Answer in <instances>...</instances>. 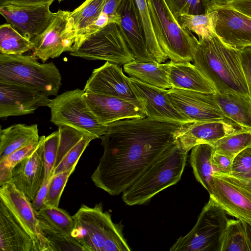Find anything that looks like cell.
<instances>
[{"label":"cell","mask_w":251,"mask_h":251,"mask_svg":"<svg viewBox=\"0 0 251 251\" xmlns=\"http://www.w3.org/2000/svg\"><path fill=\"white\" fill-rule=\"evenodd\" d=\"M181 126L148 117L108 125L100 137L104 151L91 176L93 182L111 195L123 193L177 141Z\"/></svg>","instance_id":"1"},{"label":"cell","mask_w":251,"mask_h":251,"mask_svg":"<svg viewBox=\"0 0 251 251\" xmlns=\"http://www.w3.org/2000/svg\"><path fill=\"white\" fill-rule=\"evenodd\" d=\"M198 40L194 64L212 84L216 92L234 93L251 97L240 50L226 44L216 34Z\"/></svg>","instance_id":"2"},{"label":"cell","mask_w":251,"mask_h":251,"mask_svg":"<svg viewBox=\"0 0 251 251\" xmlns=\"http://www.w3.org/2000/svg\"><path fill=\"white\" fill-rule=\"evenodd\" d=\"M188 152L177 140L123 192V201L129 206L143 204L157 193L177 183L184 170Z\"/></svg>","instance_id":"3"},{"label":"cell","mask_w":251,"mask_h":251,"mask_svg":"<svg viewBox=\"0 0 251 251\" xmlns=\"http://www.w3.org/2000/svg\"><path fill=\"white\" fill-rule=\"evenodd\" d=\"M72 217L75 228L72 235L85 251H130L123 233L121 223L113 222L109 212L104 211L102 202L93 207L82 204Z\"/></svg>","instance_id":"4"},{"label":"cell","mask_w":251,"mask_h":251,"mask_svg":"<svg viewBox=\"0 0 251 251\" xmlns=\"http://www.w3.org/2000/svg\"><path fill=\"white\" fill-rule=\"evenodd\" d=\"M34 55L0 53V82L37 90L57 96L61 86L59 70L52 62L40 63Z\"/></svg>","instance_id":"5"},{"label":"cell","mask_w":251,"mask_h":251,"mask_svg":"<svg viewBox=\"0 0 251 251\" xmlns=\"http://www.w3.org/2000/svg\"><path fill=\"white\" fill-rule=\"evenodd\" d=\"M153 30L168 59L175 62L193 61L199 40L181 27L164 0H147Z\"/></svg>","instance_id":"6"},{"label":"cell","mask_w":251,"mask_h":251,"mask_svg":"<svg viewBox=\"0 0 251 251\" xmlns=\"http://www.w3.org/2000/svg\"><path fill=\"white\" fill-rule=\"evenodd\" d=\"M69 52L85 59L105 60L120 65L135 60L116 23H110L75 43Z\"/></svg>","instance_id":"7"},{"label":"cell","mask_w":251,"mask_h":251,"mask_svg":"<svg viewBox=\"0 0 251 251\" xmlns=\"http://www.w3.org/2000/svg\"><path fill=\"white\" fill-rule=\"evenodd\" d=\"M226 212L211 198L190 231L180 236L170 251H220V239L228 220Z\"/></svg>","instance_id":"8"},{"label":"cell","mask_w":251,"mask_h":251,"mask_svg":"<svg viewBox=\"0 0 251 251\" xmlns=\"http://www.w3.org/2000/svg\"><path fill=\"white\" fill-rule=\"evenodd\" d=\"M84 93L83 90L76 88L51 100L48 105L50 121L58 126H70L100 138L106 132L108 125H102L97 120L83 98Z\"/></svg>","instance_id":"9"},{"label":"cell","mask_w":251,"mask_h":251,"mask_svg":"<svg viewBox=\"0 0 251 251\" xmlns=\"http://www.w3.org/2000/svg\"><path fill=\"white\" fill-rule=\"evenodd\" d=\"M227 214L251 226V180L214 173L207 190Z\"/></svg>","instance_id":"10"},{"label":"cell","mask_w":251,"mask_h":251,"mask_svg":"<svg viewBox=\"0 0 251 251\" xmlns=\"http://www.w3.org/2000/svg\"><path fill=\"white\" fill-rule=\"evenodd\" d=\"M75 37L70 11L59 10L45 31L32 40V55L43 62L58 57L72 50Z\"/></svg>","instance_id":"11"},{"label":"cell","mask_w":251,"mask_h":251,"mask_svg":"<svg viewBox=\"0 0 251 251\" xmlns=\"http://www.w3.org/2000/svg\"><path fill=\"white\" fill-rule=\"evenodd\" d=\"M167 96L176 109L191 123L227 119L214 94L172 88L168 89Z\"/></svg>","instance_id":"12"},{"label":"cell","mask_w":251,"mask_h":251,"mask_svg":"<svg viewBox=\"0 0 251 251\" xmlns=\"http://www.w3.org/2000/svg\"><path fill=\"white\" fill-rule=\"evenodd\" d=\"M85 92L115 97L128 101L142 109L132 90L130 78L119 65L106 61L94 69L86 81Z\"/></svg>","instance_id":"13"},{"label":"cell","mask_w":251,"mask_h":251,"mask_svg":"<svg viewBox=\"0 0 251 251\" xmlns=\"http://www.w3.org/2000/svg\"><path fill=\"white\" fill-rule=\"evenodd\" d=\"M129 78L134 94L147 117L181 125L191 123L172 104L167 96L168 90Z\"/></svg>","instance_id":"14"},{"label":"cell","mask_w":251,"mask_h":251,"mask_svg":"<svg viewBox=\"0 0 251 251\" xmlns=\"http://www.w3.org/2000/svg\"><path fill=\"white\" fill-rule=\"evenodd\" d=\"M50 5L6 3L0 5V13L20 34L32 41L42 34L52 21L55 13L50 11Z\"/></svg>","instance_id":"15"},{"label":"cell","mask_w":251,"mask_h":251,"mask_svg":"<svg viewBox=\"0 0 251 251\" xmlns=\"http://www.w3.org/2000/svg\"><path fill=\"white\" fill-rule=\"evenodd\" d=\"M51 101L46 94L29 87L0 82V118L34 113L38 108L48 106Z\"/></svg>","instance_id":"16"},{"label":"cell","mask_w":251,"mask_h":251,"mask_svg":"<svg viewBox=\"0 0 251 251\" xmlns=\"http://www.w3.org/2000/svg\"><path fill=\"white\" fill-rule=\"evenodd\" d=\"M46 136L40 137L34 152L18 163L12 170V182L32 202L43 184L45 168L44 143Z\"/></svg>","instance_id":"17"},{"label":"cell","mask_w":251,"mask_h":251,"mask_svg":"<svg viewBox=\"0 0 251 251\" xmlns=\"http://www.w3.org/2000/svg\"><path fill=\"white\" fill-rule=\"evenodd\" d=\"M241 127L228 119L189 123L181 126L177 133V140L181 147L188 152L199 144L212 145Z\"/></svg>","instance_id":"18"},{"label":"cell","mask_w":251,"mask_h":251,"mask_svg":"<svg viewBox=\"0 0 251 251\" xmlns=\"http://www.w3.org/2000/svg\"><path fill=\"white\" fill-rule=\"evenodd\" d=\"M83 96L90 111L103 125L121 120L146 116L142 109L120 98L85 92Z\"/></svg>","instance_id":"19"},{"label":"cell","mask_w":251,"mask_h":251,"mask_svg":"<svg viewBox=\"0 0 251 251\" xmlns=\"http://www.w3.org/2000/svg\"><path fill=\"white\" fill-rule=\"evenodd\" d=\"M216 33L226 44L240 50L251 46V18L226 6L215 9Z\"/></svg>","instance_id":"20"},{"label":"cell","mask_w":251,"mask_h":251,"mask_svg":"<svg viewBox=\"0 0 251 251\" xmlns=\"http://www.w3.org/2000/svg\"><path fill=\"white\" fill-rule=\"evenodd\" d=\"M0 200L33 240L36 251H40L41 240L38 220L31 202L10 182L0 187Z\"/></svg>","instance_id":"21"},{"label":"cell","mask_w":251,"mask_h":251,"mask_svg":"<svg viewBox=\"0 0 251 251\" xmlns=\"http://www.w3.org/2000/svg\"><path fill=\"white\" fill-rule=\"evenodd\" d=\"M117 13L123 36L135 60L156 61L148 49L134 0H123Z\"/></svg>","instance_id":"22"},{"label":"cell","mask_w":251,"mask_h":251,"mask_svg":"<svg viewBox=\"0 0 251 251\" xmlns=\"http://www.w3.org/2000/svg\"><path fill=\"white\" fill-rule=\"evenodd\" d=\"M58 151L53 175L76 166L90 142L96 139L92 134L68 126H59Z\"/></svg>","instance_id":"23"},{"label":"cell","mask_w":251,"mask_h":251,"mask_svg":"<svg viewBox=\"0 0 251 251\" xmlns=\"http://www.w3.org/2000/svg\"><path fill=\"white\" fill-rule=\"evenodd\" d=\"M0 250L36 251L32 239L0 200Z\"/></svg>","instance_id":"24"},{"label":"cell","mask_w":251,"mask_h":251,"mask_svg":"<svg viewBox=\"0 0 251 251\" xmlns=\"http://www.w3.org/2000/svg\"><path fill=\"white\" fill-rule=\"evenodd\" d=\"M172 88L205 93L216 92L212 84L190 62L167 63Z\"/></svg>","instance_id":"25"},{"label":"cell","mask_w":251,"mask_h":251,"mask_svg":"<svg viewBox=\"0 0 251 251\" xmlns=\"http://www.w3.org/2000/svg\"><path fill=\"white\" fill-rule=\"evenodd\" d=\"M124 69L130 77L143 83L164 89L172 88L167 63L134 60L124 65Z\"/></svg>","instance_id":"26"},{"label":"cell","mask_w":251,"mask_h":251,"mask_svg":"<svg viewBox=\"0 0 251 251\" xmlns=\"http://www.w3.org/2000/svg\"><path fill=\"white\" fill-rule=\"evenodd\" d=\"M226 118L239 126L251 129V98L234 93L214 94Z\"/></svg>","instance_id":"27"},{"label":"cell","mask_w":251,"mask_h":251,"mask_svg":"<svg viewBox=\"0 0 251 251\" xmlns=\"http://www.w3.org/2000/svg\"><path fill=\"white\" fill-rule=\"evenodd\" d=\"M105 1L86 0L70 12L76 35L75 43L100 29L97 25V21L103 11Z\"/></svg>","instance_id":"28"},{"label":"cell","mask_w":251,"mask_h":251,"mask_svg":"<svg viewBox=\"0 0 251 251\" xmlns=\"http://www.w3.org/2000/svg\"><path fill=\"white\" fill-rule=\"evenodd\" d=\"M38 125L18 124L0 129V161L16 150L40 140Z\"/></svg>","instance_id":"29"},{"label":"cell","mask_w":251,"mask_h":251,"mask_svg":"<svg viewBox=\"0 0 251 251\" xmlns=\"http://www.w3.org/2000/svg\"><path fill=\"white\" fill-rule=\"evenodd\" d=\"M38 228L41 240L40 251H85L73 235L55 229L39 220Z\"/></svg>","instance_id":"30"},{"label":"cell","mask_w":251,"mask_h":251,"mask_svg":"<svg viewBox=\"0 0 251 251\" xmlns=\"http://www.w3.org/2000/svg\"><path fill=\"white\" fill-rule=\"evenodd\" d=\"M220 251H251L247 225L237 219H228L220 239Z\"/></svg>","instance_id":"31"},{"label":"cell","mask_w":251,"mask_h":251,"mask_svg":"<svg viewBox=\"0 0 251 251\" xmlns=\"http://www.w3.org/2000/svg\"><path fill=\"white\" fill-rule=\"evenodd\" d=\"M214 149L208 144L198 145L191 149L190 163L197 181L207 191L214 174L211 157Z\"/></svg>","instance_id":"32"},{"label":"cell","mask_w":251,"mask_h":251,"mask_svg":"<svg viewBox=\"0 0 251 251\" xmlns=\"http://www.w3.org/2000/svg\"><path fill=\"white\" fill-rule=\"evenodd\" d=\"M218 13L215 10L201 14H182L176 19L180 26L195 33L199 38L212 37L216 34Z\"/></svg>","instance_id":"33"},{"label":"cell","mask_w":251,"mask_h":251,"mask_svg":"<svg viewBox=\"0 0 251 251\" xmlns=\"http://www.w3.org/2000/svg\"><path fill=\"white\" fill-rule=\"evenodd\" d=\"M32 41L20 34L9 23L0 26V53L23 54L32 50Z\"/></svg>","instance_id":"34"},{"label":"cell","mask_w":251,"mask_h":251,"mask_svg":"<svg viewBox=\"0 0 251 251\" xmlns=\"http://www.w3.org/2000/svg\"><path fill=\"white\" fill-rule=\"evenodd\" d=\"M149 52L159 63L168 59L160 47L151 23L147 0H134Z\"/></svg>","instance_id":"35"},{"label":"cell","mask_w":251,"mask_h":251,"mask_svg":"<svg viewBox=\"0 0 251 251\" xmlns=\"http://www.w3.org/2000/svg\"><path fill=\"white\" fill-rule=\"evenodd\" d=\"M212 145L215 152L233 159L239 152L251 147V129L241 127L235 132L219 139Z\"/></svg>","instance_id":"36"},{"label":"cell","mask_w":251,"mask_h":251,"mask_svg":"<svg viewBox=\"0 0 251 251\" xmlns=\"http://www.w3.org/2000/svg\"><path fill=\"white\" fill-rule=\"evenodd\" d=\"M37 218L55 229L71 235L75 223L72 216L58 207L46 206L36 213Z\"/></svg>","instance_id":"37"},{"label":"cell","mask_w":251,"mask_h":251,"mask_svg":"<svg viewBox=\"0 0 251 251\" xmlns=\"http://www.w3.org/2000/svg\"><path fill=\"white\" fill-rule=\"evenodd\" d=\"M59 131L56 130L45 137L44 155L45 173L43 184L53 176L59 143Z\"/></svg>","instance_id":"38"},{"label":"cell","mask_w":251,"mask_h":251,"mask_svg":"<svg viewBox=\"0 0 251 251\" xmlns=\"http://www.w3.org/2000/svg\"><path fill=\"white\" fill-rule=\"evenodd\" d=\"M75 168V166L51 177L45 200L47 206L58 207L61 196L68 179Z\"/></svg>","instance_id":"39"},{"label":"cell","mask_w":251,"mask_h":251,"mask_svg":"<svg viewBox=\"0 0 251 251\" xmlns=\"http://www.w3.org/2000/svg\"><path fill=\"white\" fill-rule=\"evenodd\" d=\"M176 19L182 14H201L207 13L204 0H164Z\"/></svg>","instance_id":"40"},{"label":"cell","mask_w":251,"mask_h":251,"mask_svg":"<svg viewBox=\"0 0 251 251\" xmlns=\"http://www.w3.org/2000/svg\"><path fill=\"white\" fill-rule=\"evenodd\" d=\"M39 143L35 141L24 146L8 155L0 161V165L7 167L12 170L19 162L31 155L37 148Z\"/></svg>","instance_id":"41"},{"label":"cell","mask_w":251,"mask_h":251,"mask_svg":"<svg viewBox=\"0 0 251 251\" xmlns=\"http://www.w3.org/2000/svg\"><path fill=\"white\" fill-rule=\"evenodd\" d=\"M251 170V147L244 150L233 160L231 175L238 176Z\"/></svg>","instance_id":"42"},{"label":"cell","mask_w":251,"mask_h":251,"mask_svg":"<svg viewBox=\"0 0 251 251\" xmlns=\"http://www.w3.org/2000/svg\"><path fill=\"white\" fill-rule=\"evenodd\" d=\"M233 160V158L227 155L214 151L211 157L214 173L231 175Z\"/></svg>","instance_id":"43"},{"label":"cell","mask_w":251,"mask_h":251,"mask_svg":"<svg viewBox=\"0 0 251 251\" xmlns=\"http://www.w3.org/2000/svg\"><path fill=\"white\" fill-rule=\"evenodd\" d=\"M242 66L251 98V46L240 50Z\"/></svg>","instance_id":"44"},{"label":"cell","mask_w":251,"mask_h":251,"mask_svg":"<svg viewBox=\"0 0 251 251\" xmlns=\"http://www.w3.org/2000/svg\"><path fill=\"white\" fill-rule=\"evenodd\" d=\"M123 0H105L103 12L107 14L111 23L119 24L120 17L117 11L119 6Z\"/></svg>","instance_id":"45"},{"label":"cell","mask_w":251,"mask_h":251,"mask_svg":"<svg viewBox=\"0 0 251 251\" xmlns=\"http://www.w3.org/2000/svg\"><path fill=\"white\" fill-rule=\"evenodd\" d=\"M50 180L43 184L37 193L34 200L31 202L32 206L36 213L47 206L45 203V200Z\"/></svg>","instance_id":"46"},{"label":"cell","mask_w":251,"mask_h":251,"mask_svg":"<svg viewBox=\"0 0 251 251\" xmlns=\"http://www.w3.org/2000/svg\"><path fill=\"white\" fill-rule=\"evenodd\" d=\"M226 6L251 18V0H234Z\"/></svg>","instance_id":"47"},{"label":"cell","mask_w":251,"mask_h":251,"mask_svg":"<svg viewBox=\"0 0 251 251\" xmlns=\"http://www.w3.org/2000/svg\"><path fill=\"white\" fill-rule=\"evenodd\" d=\"M54 0H8L4 4L9 3L21 6H39L48 4L51 5Z\"/></svg>","instance_id":"48"},{"label":"cell","mask_w":251,"mask_h":251,"mask_svg":"<svg viewBox=\"0 0 251 251\" xmlns=\"http://www.w3.org/2000/svg\"><path fill=\"white\" fill-rule=\"evenodd\" d=\"M206 7L207 13L215 10L220 7L227 5L228 3L234 0H204Z\"/></svg>","instance_id":"49"},{"label":"cell","mask_w":251,"mask_h":251,"mask_svg":"<svg viewBox=\"0 0 251 251\" xmlns=\"http://www.w3.org/2000/svg\"><path fill=\"white\" fill-rule=\"evenodd\" d=\"M12 170L7 167L0 165V186L6 183L11 182Z\"/></svg>","instance_id":"50"},{"label":"cell","mask_w":251,"mask_h":251,"mask_svg":"<svg viewBox=\"0 0 251 251\" xmlns=\"http://www.w3.org/2000/svg\"><path fill=\"white\" fill-rule=\"evenodd\" d=\"M237 176L239 177H241L242 178H244V179L251 180V170L247 173H245V174H244L242 175H238V176Z\"/></svg>","instance_id":"51"},{"label":"cell","mask_w":251,"mask_h":251,"mask_svg":"<svg viewBox=\"0 0 251 251\" xmlns=\"http://www.w3.org/2000/svg\"><path fill=\"white\" fill-rule=\"evenodd\" d=\"M247 229H248V233H249V236H250V239H251V226L248 225L247 224Z\"/></svg>","instance_id":"52"},{"label":"cell","mask_w":251,"mask_h":251,"mask_svg":"<svg viewBox=\"0 0 251 251\" xmlns=\"http://www.w3.org/2000/svg\"><path fill=\"white\" fill-rule=\"evenodd\" d=\"M8 0H0V5L5 3Z\"/></svg>","instance_id":"53"}]
</instances>
